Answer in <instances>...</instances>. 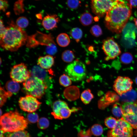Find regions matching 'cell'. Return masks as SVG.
I'll use <instances>...</instances> for the list:
<instances>
[{
	"mask_svg": "<svg viewBox=\"0 0 137 137\" xmlns=\"http://www.w3.org/2000/svg\"><path fill=\"white\" fill-rule=\"evenodd\" d=\"M63 94L65 97L69 101H74L79 97V90L76 86H70L65 89Z\"/></svg>",
	"mask_w": 137,
	"mask_h": 137,
	"instance_id": "9a60e30c",
	"label": "cell"
},
{
	"mask_svg": "<svg viewBox=\"0 0 137 137\" xmlns=\"http://www.w3.org/2000/svg\"><path fill=\"white\" fill-rule=\"evenodd\" d=\"M70 34L71 37L78 43L82 37V32L80 28L78 27L74 28L71 30Z\"/></svg>",
	"mask_w": 137,
	"mask_h": 137,
	"instance_id": "603a6c76",
	"label": "cell"
},
{
	"mask_svg": "<svg viewBox=\"0 0 137 137\" xmlns=\"http://www.w3.org/2000/svg\"><path fill=\"white\" fill-rule=\"evenodd\" d=\"M59 20L57 15L47 14L43 19L42 25L45 29L51 30L57 27Z\"/></svg>",
	"mask_w": 137,
	"mask_h": 137,
	"instance_id": "5bb4252c",
	"label": "cell"
},
{
	"mask_svg": "<svg viewBox=\"0 0 137 137\" xmlns=\"http://www.w3.org/2000/svg\"><path fill=\"white\" fill-rule=\"evenodd\" d=\"M56 41L58 44L62 47L67 46L70 42L68 36L65 33H61L58 35L56 38Z\"/></svg>",
	"mask_w": 137,
	"mask_h": 137,
	"instance_id": "d6986e66",
	"label": "cell"
},
{
	"mask_svg": "<svg viewBox=\"0 0 137 137\" xmlns=\"http://www.w3.org/2000/svg\"><path fill=\"white\" fill-rule=\"evenodd\" d=\"M9 23L5 33L0 38V45L5 50L15 52L26 43L28 37L26 32L13 21Z\"/></svg>",
	"mask_w": 137,
	"mask_h": 137,
	"instance_id": "7a4b0ae2",
	"label": "cell"
},
{
	"mask_svg": "<svg viewBox=\"0 0 137 137\" xmlns=\"http://www.w3.org/2000/svg\"><path fill=\"white\" fill-rule=\"evenodd\" d=\"M7 137H31L29 133L24 130L10 132Z\"/></svg>",
	"mask_w": 137,
	"mask_h": 137,
	"instance_id": "f546056e",
	"label": "cell"
},
{
	"mask_svg": "<svg viewBox=\"0 0 137 137\" xmlns=\"http://www.w3.org/2000/svg\"><path fill=\"white\" fill-rule=\"evenodd\" d=\"M59 82L60 84L64 87H67L72 83L71 80L67 75L63 74L59 78Z\"/></svg>",
	"mask_w": 137,
	"mask_h": 137,
	"instance_id": "f1b7e54d",
	"label": "cell"
},
{
	"mask_svg": "<svg viewBox=\"0 0 137 137\" xmlns=\"http://www.w3.org/2000/svg\"><path fill=\"white\" fill-rule=\"evenodd\" d=\"M135 22V24L136 27L137 28V18H134V20Z\"/></svg>",
	"mask_w": 137,
	"mask_h": 137,
	"instance_id": "ee69618b",
	"label": "cell"
},
{
	"mask_svg": "<svg viewBox=\"0 0 137 137\" xmlns=\"http://www.w3.org/2000/svg\"><path fill=\"white\" fill-rule=\"evenodd\" d=\"M24 90L27 95L41 99L47 88V84L37 77L31 76L23 83Z\"/></svg>",
	"mask_w": 137,
	"mask_h": 137,
	"instance_id": "277c9868",
	"label": "cell"
},
{
	"mask_svg": "<svg viewBox=\"0 0 137 137\" xmlns=\"http://www.w3.org/2000/svg\"><path fill=\"white\" fill-rule=\"evenodd\" d=\"M120 60L122 63L128 64L130 63L133 60L132 55L129 53L125 52L120 57Z\"/></svg>",
	"mask_w": 137,
	"mask_h": 137,
	"instance_id": "83f0119b",
	"label": "cell"
},
{
	"mask_svg": "<svg viewBox=\"0 0 137 137\" xmlns=\"http://www.w3.org/2000/svg\"><path fill=\"white\" fill-rule=\"evenodd\" d=\"M129 1L115 0L106 14V27L112 32L119 33L126 25L131 14L132 7Z\"/></svg>",
	"mask_w": 137,
	"mask_h": 137,
	"instance_id": "6da1fadb",
	"label": "cell"
},
{
	"mask_svg": "<svg viewBox=\"0 0 137 137\" xmlns=\"http://www.w3.org/2000/svg\"><path fill=\"white\" fill-rule=\"evenodd\" d=\"M54 62V59L53 57L49 54L44 56H40L37 61L38 65L45 69H49L51 67Z\"/></svg>",
	"mask_w": 137,
	"mask_h": 137,
	"instance_id": "2e32d148",
	"label": "cell"
},
{
	"mask_svg": "<svg viewBox=\"0 0 137 137\" xmlns=\"http://www.w3.org/2000/svg\"><path fill=\"white\" fill-rule=\"evenodd\" d=\"M30 73L31 76L39 78L45 83V80L47 78V74L45 69L38 65H35L32 68Z\"/></svg>",
	"mask_w": 137,
	"mask_h": 137,
	"instance_id": "e0dca14e",
	"label": "cell"
},
{
	"mask_svg": "<svg viewBox=\"0 0 137 137\" xmlns=\"http://www.w3.org/2000/svg\"><path fill=\"white\" fill-rule=\"evenodd\" d=\"M36 16L39 19H40L42 18V15L40 13L37 14Z\"/></svg>",
	"mask_w": 137,
	"mask_h": 137,
	"instance_id": "b9f144b4",
	"label": "cell"
},
{
	"mask_svg": "<svg viewBox=\"0 0 137 137\" xmlns=\"http://www.w3.org/2000/svg\"><path fill=\"white\" fill-rule=\"evenodd\" d=\"M115 0H91L92 12L97 16L101 17L110 9Z\"/></svg>",
	"mask_w": 137,
	"mask_h": 137,
	"instance_id": "7c38bea8",
	"label": "cell"
},
{
	"mask_svg": "<svg viewBox=\"0 0 137 137\" xmlns=\"http://www.w3.org/2000/svg\"><path fill=\"white\" fill-rule=\"evenodd\" d=\"M135 30V27L132 24L129 23L127 24L123 30L125 39L134 40L136 37Z\"/></svg>",
	"mask_w": 137,
	"mask_h": 137,
	"instance_id": "ac0fdd59",
	"label": "cell"
},
{
	"mask_svg": "<svg viewBox=\"0 0 137 137\" xmlns=\"http://www.w3.org/2000/svg\"><path fill=\"white\" fill-rule=\"evenodd\" d=\"M121 107L122 117L133 128L137 130V104L133 102H126L123 103Z\"/></svg>",
	"mask_w": 137,
	"mask_h": 137,
	"instance_id": "52a82bcc",
	"label": "cell"
},
{
	"mask_svg": "<svg viewBox=\"0 0 137 137\" xmlns=\"http://www.w3.org/2000/svg\"><path fill=\"white\" fill-rule=\"evenodd\" d=\"M24 0H18V1H20L21 2H23Z\"/></svg>",
	"mask_w": 137,
	"mask_h": 137,
	"instance_id": "bcb514c9",
	"label": "cell"
},
{
	"mask_svg": "<svg viewBox=\"0 0 137 137\" xmlns=\"http://www.w3.org/2000/svg\"><path fill=\"white\" fill-rule=\"evenodd\" d=\"M113 115L117 118H119L122 117V113L121 105L119 106L116 104H114L112 110Z\"/></svg>",
	"mask_w": 137,
	"mask_h": 137,
	"instance_id": "836d02e7",
	"label": "cell"
},
{
	"mask_svg": "<svg viewBox=\"0 0 137 137\" xmlns=\"http://www.w3.org/2000/svg\"><path fill=\"white\" fill-rule=\"evenodd\" d=\"M93 18L89 13L85 12L80 16L79 20L83 26H88L91 24L93 22Z\"/></svg>",
	"mask_w": 137,
	"mask_h": 137,
	"instance_id": "44dd1931",
	"label": "cell"
},
{
	"mask_svg": "<svg viewBox=\"0 0 137 137\" xmlns=\"http://www.w3.org/2000/svg\"><path fill=\"white\" fill-rule=\"evenodd\" d=\"M62 59L65 62H72L75 58V56L73 52L70 50H66L62 54Z\"/></svg>",
	"mask_w": 137,
	"mask_h": 137,
	"instance_id": "cb8c5ba5",
	"label": "cell"
},
{
	"mask_svg": "<svg viewBox=\"0 0 137 137\" xmlns=\"http://www.w3.org/2000/svg\"><path fill=\"white\" fill-rule=\"evenodd\" d=\"M6 30V27H5L3 21L1 19H0V37L1 38L3 35Z\"/></svg>",
	"mask_w": 137,
	"mask_h": 137,
	"instance_id": "ab89813d",
	"label": "cell"
},
{
	"mask_svg": "<svg viewBox=\"0 0 137 137\" xmlns=\"http://www.w3.org/2000/svg\"><path fill=\"white\" fill-rule=\"evenodd\" d=\"M90 32L93 35L96 37L99 36L102 34L101 29L98 25H95L92 27Z\"/></svg>",
	"mask_w": 137,
	"mask_h": 137,
	"instance_id": "e575fe53",
	"label": "cell"
},
{
	"mask_svg": "<svg viewBox=\"0 0 137 137\" xmlns=\"http://www.w3.org/2000/svg\"><path fill=\"white\" fill-rule=\"evenodd\" d=\"M135 82L136 84H137V77H136L135 78Z\"/></svg>",
	"mask_w": 137,
	"mask_h": 137,
	"instance_id": "f6af8a7d",
	"label": "cell"
},
{
	"mask_svg": "<svg viewBox=\"0 0 137 137\" xmlns=\"http://www.w3.org/2000/svg\"><path fill=\"white\" fill-rule=\"evenodd\" d=\"M90 129L92 134L96 136L101 135L103 131L102 126L101 125L98 124L93 125Z\"/></svg>",
	"mask_w": 137,
	"mask_h": 137,
	"instance_id": "484cf974",
	"label": "cell"
},
{
	"mask_svg": "<svg viewBox=\"0 0 137 137\" xmlns=\"http://www.w3.org/2000/svg\"><path fill=\"white\" fill-rule=\"evenodd\" d=\"M9 6L8 1L7 0H0V9L5 12Z\"/></svg>",
	"mask_w": 137,
	"mask_h": 137,
	"instance_id": "f35d334b",
	"label": "cell"
},
{
	"mask_svg": "<svg viewBox=\"0 0 137 137\" xmlns=\"http://www.w3.org/2000/svg\"><path fill=\"white\" fill-rule=\"evenodd\" d=\"M49 124V121L47 118L42 117L39 119L38 121L37 126L39 129H45L48 127Z\"/></svg>",
	"mask_w": 137,
	"mask_h": 137,
	"instance_id": "d6a6232c",
	"label": "cell"
},
{
	"mask_svg": "<svg viewBox=\"0 0 137 137\" xmlns=\"http://www.w3.org/2000/svg\"><path fill=\"white\" fill-rule=\"evenodd\" d=\"M129 2L132 7L137 8V0H130Z\"/></svg>",
	"mask_w": 137,
	"mask_h": 137,
	"instance_id": "60d3db41",
	"label": "cell"
},
{
	"mask_svg": "<svg viewBox=\"0 0 137 137\" xmlns=\"http://www.w3.org/2000/svg\"><path fill=\"white\" fill-rule=\"evenodd\" d=\"M65 71L71 80L75 81L82 80L86 75L85 65L78 60L75 61L67 65Z\"/></svg>",
	"mask_w": 137,
	"mask_h": 137,
	"instance_id": "8992f818",
	"label": "cell"
},
{
	"mask_svg": "<svg viewBox=\"0 0 137 137\" xmlns=\"http://www.w3.org/2000/svg\"><path fill=\"white\" fill-rule=\"evenodd\" d=\"M27 119L30 123H35L39 120V116L38 114L35 112L29 113L27 115Z\"/></svg>",
	"mask_w": 137,
	"mask_h": 137,
	"instance_id": "8d00e7d4",
	"label": "cell"
},
{
	"mask_svg": "<svg viewBox=\"0 0 137 137\" xmlns=\"http://www.w3.org/2000/svg\"><path fill=\"white\" fill-rule=\"evenodd\" d=\"M92 134L90 129H89L86 131L81 130L78 134V137H91Z\"/></svg>",
	"mask_w": 137,
	"mask_h": 137,
	"instance_id": "74e56055",
	"label": "cell"
},
{
	"mask_svg": "<svg viewBox=\"0 0 137 137\" xmlns=\"http://www.w3.org/2000/svg\"><path fill=\"white\" fill-rule=\"evenodd\" d=\"M41 104L37 98L30 95L21 97L19 101L21 109L29 113L36 111L39 108Z\"/></svg>",
	"mask_w": 137,
	"mask_h": 137,
	"instance_id": "8fae6325",
	"label": "cell"
},
{
	"mask_svg": "<svg viewBox=\"0 0 137 137\" xmlns=\"http://www.w3.org/2000/svg\"><path fill=\"white\" fill-rule=\"evenodd\" d=\"M13 10L15 14L16 15L23 13L25 11L23 2L18 1L15 2L14 5Z\"/></svg>",
	"mask_w": 137,
	"mask_h": 137,
	"instance_id": "d4e9b609",
	"label": "cell"
},
{
	"mask_svg": "<svg viewBox=\"0 0 137 137\" xmlns=\"http://www.w3.org/2000/svg\"><path fill=\"white\" fill-rule=\"evenodd\" d=\"M29 24V21L28 19L26 17L24 16L19 17L16 21V25L22 29L27 27Z\"/></svg>",
	"mask_w": 137,
	"mask_h": 137,
	"instance_id": "4316f807",
	"label": "cell"
},
{
	"mask_svg": "<svg viewBox=\"0 0 137 137\" xmlns=\"http://www.w3.org/2000/svg\"><path fill=\"white\" fill-rule=\"evenodd\" d=\"M0 130L5 133L24 130L27 127L28 121L17 111H10L0 117Z\"/></svg>",
	"mask_w": 137,
	"mask_h": 137,
	"instance_id": "3957f363",
	"label": "cell"
},
{
	"mask_svg": "<svg viewBox=\"0 0 137 137\" xmlns=\"http://www.w3.org/2000/svg\"><path fill=\"white\" fill-rule=\"evenodd\" d=\"M12 93L9 91L6 92L2 88H0V106L6 102L7 97L11 96Z\"/></svg>",
	"mask_w": 137,
	"mask_h": 137,
	"instance_id": "4dcf8cb0",
	"label": "cell"
},
{
	"mask_svg": "<svg viewBox=\"0 0 137 137\" xmlns=\"http://www.w3.org/2000/svg\"><path fill=\"white\" fill-rule=\"evenodd\" d=\"M136 33H137V31H136Z\"/></svg>",
	"mask_w": 137,
	"mask_h": 137,
	"instance_id": "c3c4849f",
	"label": "cell"
},
{
	"mask_svg": "<svg viewBox=\"0 0 137 137\" xmlns=\"http://www.w3.org/2000/svg\"><path fill=\"white\" fill-rule=\"evenodd\" d=\"M133 128L122 117L117 120L114 128L109 130L107 137H132Z\"/></svg>",
	"mask_w": 137,
	"mask_h": 137,
	"instance_id": "5b68a950",
	"label": "cell"
},
{
	"mask_svg": "<svg viewBox=\"0 0 137 137\" xmlns=\"http://www.w3.org/2000/svg\"><path fill=\"white\" fill-rule=\"evenodd\" d=\"M102 49L106 55V60L113 59L121 53V49L113 38H109L103 42Z\"/></svg>",
	"mask_w": 137,
	"mask_h": 137,
	"instance_id": "30bf717a",
	"label": "cell"
},
{
	"mask_svg": "<svg viewBox=\"0 0 137 137\" xmlns=\"http://www.w3.org/2000/svg\"></svg>",
	"mask_w": 137,
	"mask_h": 137,
	"instance_id": "681fc988",
	"label": "cell"
},
{
	"mask_svg": "<svg viewBox=\"0 0 137 137\" xmlns=\"http://www.w3.org/2000/svg\"><path fill=\"white\" fill-rule=\"evenodd\" d=\"M77 110L76 109H70L65 101L58 100L53 103L51 114L55 119L61 120L68 118L72 112Z\"/></svg>",
	"mask_w": 137,
	"mask_h": 137,
	"instance_id": "ba28073f",
	"label": "cell"
},
{
	"mask_svg": "<svg viewBox=\"0 0 137 137\" xmlns=\"http://www.w3.org/2000/svg\"><path fill=\"white\" fill-rule=\"evenodd\" d=\"M117 120L116 119L112 117H109L106 118L105 120V125L108 128L112 129L116 126Z\"/></svg>",
	"mask_w": 137,
	"mask_h": 137,
	"instance_id": "1f68e13d",
	"label": "cell"
},
{
	"mask_svg": "<svg viewBox=\"0 0 137 137\" xmlns=\"http://www.w3.org/2000/svg\"><path fill=\"white\" fill-rule=\"evenodd\" d=\"M94 96L89 89L83 91L81 93L80 98L81 101L85 104H89L93 98Z\"/></svg>",
	"mask_w": 137,
	"mask_h": 137,
	"instance_id": "7402d4cb",
	"label": "cell"
},
{
	"mask_svg": "<svg viewBox=\"0 0 137 137\" xmlns=\"http://www.w3.org/2000/svg\"><path fill=\"white\" fill-rule=\"evenodd\" d=\"M0 112H1V115H2V110H1V109Z\"/></svg>",
	"mask_w": 137,
	"mask_h": 137,
	"instance_id": "7dc6e473",
	"label": "cell"
},
{
	"mask_svg": "<svg viewBox=\"0 0 137 137\" xmlns=\"http://www.w3.org/2000/svg\"><path fill=\"white\" fill-rule=\"evenodd\" d=\"M133 83L132 80L128 77L119 76L114 81L113 89L118 94L121 95L132 89Z\"/></svg>",
	"mask_w": 137,
	"mask_h": 137,
	"instance_id": "4fadbf2b",
	"label": "cell"
},
{
	"mask_svg": "<svg viewBox=\"0 0 137 137\" xmlns=\"http://www.w3.org/2000/svg\"><path fill=\"white\" fill-rule=\"evenodd\" d=\"M5 133L2 130H1L0 137H4V133Z\"/></svg>",
	"mask_w": 137,
	"mask_h": 137,
	"instance_id": "7bdbcfd3",
	"label": "cell"
},
{
	"mask_svg": "<svg viewBox=\"0 0 137 137\" xmlns=\"http://www.w3.org/2000/svg\"><path fill=\"white\" fill-rule=\"evenodd\" d=\"M81 3L80 0H67V7L71 9H75L77 8Z\"/></svg>",
	"mask_w": 137,
	"mask_h": 137,
	"instance_id": "d590c367",
	"label": "cell"
},
{
	"mask_svg": "<svg viewBox=\"0 0 137 137\" xmlns=\"http://www.w3.org/2000/svg\"><path fill=\"white\" fill-rule=\"evenodd\" d=\"M7 90L12 93H18L20 89V87L18 82L12 80L8 81L6 84Z\"/></svg>",
	"mask_w": 137,
	"mask_h": 137,
	"instance_id": "ffe728a7",
	"label": "cell"
},
{
	"mask_svg": "<svg viewBox=\"0 0 137 137\" xmlns=\"http://www.w3.org/2000/svg\"><path fill=\"white\" fill-rule=\"evenodd\" d=\"M10 75L12 80L18 83L24 82L31 76L27 65L23 63L14 65L11 69Z\"/></svg>",
	"mask_w": 137,
	"mask_h": 137,
	"instance_id": "9c48e42d",
	"label": "cell"
}]
</instances>
